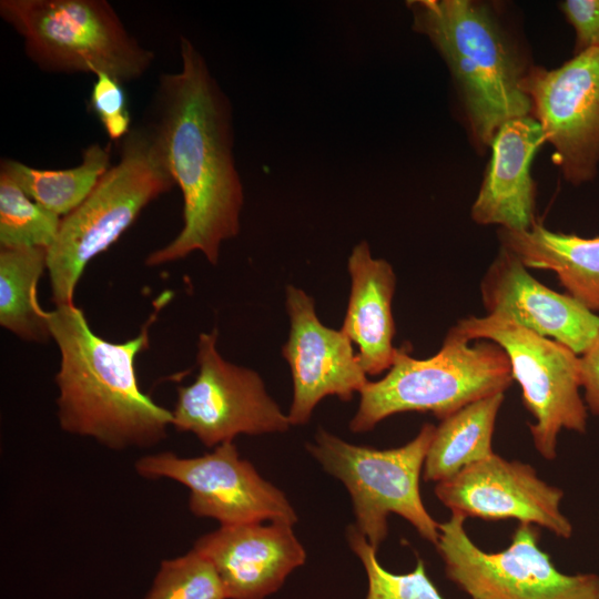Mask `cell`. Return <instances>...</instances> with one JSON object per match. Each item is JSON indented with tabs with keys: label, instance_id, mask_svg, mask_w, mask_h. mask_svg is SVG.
<instances>
[{
	"label": "cell",
	"instance_id": "obj_21",
	"mask_svg": "<svg viewBox=\"0 0 599 599\" xmlns=\"http://www.w3.org/2000/svg\"><path fill=\"white\" fill-rule=\"evenodd\" d=\"M45 247L0 250V325L34 343L51 338L48 312L37 298V286L47 268Z\"/></svg>",
	"mask_w": 599,
	"mask_h": 599
},
{
	"label": "cell",
	"instance_id": "obj_13",
	"mask_svg": "<svg viewBox=\"0 0 599 599\" xmlns=\"http://www.w3.org/2000/svg\"><path fill=\"white\" fill-rule=\"evenodd\" d=\"M435 495L451 514L465 518H512L564 539L573 532L560 508L562 489L542 480L531 465L495 453L437 483Z\"/></svg>",
	"mask_w": 599,
	"mask_h": 599
},
{
	"label": "cell",
	"instance_id": "obj_3",
	"mask_svg": "<svg viewBox=\"0 0 599 599\" xmlns=\"http://www.w3.org/2000/svg\"><path fill=\"white\" fill-rule=\"evenodd\" d=\"M413 30L444 60L456 90L467 130L479 149L489 148L509 120L530 115L521 90L528 72L504 22L486 2L408 0Z\"/></svg>",
	"mask_w": 599,
	"mask_h": 599
},
{
	"label": "cell",
	"instance_id": "obj_16",
	"mask_svg": "<svg viewBox=\"0 0 599 599\" xmlns=\"http://www.w3.org/2000/svg\"><path fill=\"white\" fill-rule=\"evenodd\" d=\"M293 526L262 522L221 526L193 549L215 569L226 599H263L306 559Z\"/></svg>",
	"mask_w": 599,
	"mask_h": 599
},
{
	"label": "cell",
	"instance_id": "obj_1",
	"mask_svg": "<svg viewBox=\"0 0 599 599\" xmlns=\"http://www.w3.org/2000/svg\"><path fill=\"white\" fill-rule=\"evenodd\" d=\"M181 68L164 72L145 122L164 152L183 196V225L166 245L151 252L159 266L201 252L215 265L222 242L237 236L244 203L233 155V110L207 62L185 35L179 38Z\"/></svg>",
	"mask_w": 599,
	"mask_h": 599
},
{
	"label": "cell",
	"instance_id": "obj_6",
	"mask_svg": "<svg viewBox=\"0 0 599 599\" xmlns=\"http://www.w3.org/2000/svg\"><path fill=\"white\" fill-rule=\"evenodd\" d=\"M474 343L448 332L438 353L426 359L398 348L388 373L361 390L351 430H372L404 412H428L441 420L476 400L505 393L514 380L507 354L491 341Z\"/></svg>",
	"mask_w": 599,
	"mask_h": 599
},
{
	"label": "cell",
	"instance_id": "obj_5",
	"mask_svg": "<svg viewBox=\"0 0 599 599\" xmlns=\"http://www.w3.org/2000/svg\"><path fill=\"white\" fill-rule=\"evenodd\" d=\"M0 17L44 72L106 73L123 84L143 77L155 59L106 0H1Z\"/></svg>",
	"mask_w": 599,
	"mask_h": 599
},
{
	"label": "cell",
	"instance_id": "obj_11",
	"mask_svg": "<svg viewBox=\"0 0 599 599\" xmlns=\"http://www.w3.org/2000/svg\"><path fill=\"white\" fill-rule=\"evenodd\" d=\"M521 90L564 179L573 186L591 182L599 169V48L554 69L530 65Z\"/></svg>",
	"mask_w": 599,
	"mask_h": 599
},
{
	"label": "cell",
	"instance_id": "obj_17",
	"mask_svg": "<svg viewBox=\"0 0 599 599\" xmlns=\"http://www.w3.org/2000/svg\"><path fill=\"white\" fill-rule=\"evenodd\" d=\"M544 143L542 130L530 115L509 120L500 126L490 143V160L470 209L475 223L527 231L538 222L537 187L530 170Z\"/></svg>",
	"mask_w": 599,
	"mask_h": 599
},
{
	"label": "cell",
	"instance_id": "obj_4",
	"mask_svg": "<svg viewBox=\"0 0 599 599\" xmlns=\"http://www.w3.org/2000/svg\"><path fill=\"white\" fill-rule=\"evenodd\" d=\"M175 185L162 146L148 122L132 126L120 141V159L87 199L62 217L47 250L52 301L73 303L87 265L110 247L152 201Z\"/></svg>",
	"mask_w": 599,
	"mask_h": 599
},
{
	"label": "cell",
	"instance_id": "obj_18",
	"mask_svg": "<svg viewBox=\"0 0 599 599\" xmlns=\"http://www.w3.org/2000/svg\"><path fill=\"white\" fill-rule=\"evenodd\" d=\"M347 267L351 292L341 331L357 346L366 375H378L390 368L398 351L392 313L396 275L387 261L373 257L365 241L354 246Z\"/></svg>",
	"mask_w": 599,
	"mask_h": 599
},
{
	"label": "cell",
	"instance_id": "obj_23",
	"mask_svg": "<svg viewBox=\"0 0 599 599\" xmlns=\"http://www.w3.org/2000/svg\"><path fill=\"white\" fill-rule=\"evenodd\" d=\"M61 220L0 171V247L48 250L58 235Z\"/></svg>",
	"mask_w": 599,
	"mask_h": 599
},
{
	"label": "cell",
	"instance_id": "obj_24",
	"mask_svg": "<svg viewBox=\"0 0 599 599\" xmlns=\"http://www.w3.org/2000/svg\"><path fill=\"white\" fill-rule=\"evenodd\" d=\"M347 540L367 575L366 599H445L429 579L423 559L417 560L410 572L393 573L379 564L377 550L355 525L348 527Z\"/></svg>",
	"mask_w": 599,
	"mask_h": 599
},
{
	"label": "cell",
	"instance_id": "obj_19",
	"mask_svg": "<svg viewBox=\"0 0 599 599\" xmlns=\"http://www.w3.org/2000/svg\"><path fill=\"white\" fill-rule=\"evenodd\" d=\"M500 246L527 268L555 272L568 294L591 312H599V236L552 232L537 222L530 230L498 227Z\"/></svg>",
	"mask_w": 599,
	"mask_h": 599
},
{
	"label": "cell",
	"instance_id": "obj_15",
	"mask_svg": "<svg viewBox=\"0 0 599 599\" xmlns=\"http://www.w3.org/2000/svg\"><path fill=\"white\" fill-rule=\"evenodd\" d=\"M480 294L487 314L508 317L579 356L599 332L598 315L569 294L545 286L501 246L481 280Z\"/></svg>",
	"mask_w": 599,
	"mask_h": 599
},
{
	"label": "cell",
	"instance_id": "obj_14",
	"mask_svg": "<svg viewBox=\"0 0 599 599\" xmlns=\"http://www.w3.org/2000/svg\"><path fill=\"white\" fill-rule=\"evenodd\" d=\"M290 333L282 347L293 378L291 425L308 423L316 405L327 396L347 402L367 384L352 342L341 331L324 325L312 296L286 287Z\"/></svg>",
	"mask_w": 599,
	"mask_h": 599
},
{
	"label": "cell",
	"instance_id": "obj_9",
	"mask_svg": "<svg viewBox=\"0 0 599 599\" xmlns=\"http://www.w3.org/2000/svg\"><path fill=\"white\" fill-rule=\"evenodd\" d=\"M466 518L451 514L439 524L435 545L446 577L470 599H599V575H567L538 545V527L519 524L509 546L486 552L465 529Z\"/></svg>",
	"mask_w": 599,
	"mask_h": 599
},
{
	"label": "cell",
	"instance_id": "obj_25",
	"mask_svg": "<svg viewBox=\"0 0 599 599\" xmlns=\"http://www.w3.org/2000/svg\"><path fill=\"white\" fill-rule=\"evenodd\" d=\"M144 599H226L211 562L194 549L163 560Z\"/></svg>",
	"mask_w": 599,
	"mask_h": 599
},
{
	"label": "cell",
	"instance_id": "obj_10",
	"mask_svg": "<svg viewBox=\"0 0 599 599\" xmlns=\"http://www.w3.org/2000/svg\"><path fill=\"white\" fill-rule=\"evenodd\" d=\"M217 329L201 333L196 361L199 374L177 387L172 426L192 433L206 447L233 441L238 435L284 433L292 425L267 394L253 369L225 361L216 348Z\"/></svg>",
	"mask_w": 599,
	"mask_h": 599
},
{
	"label": "cell",
	"instance_id": "obj_8",
	"mask_svg": "<svg viewBox=\"0 0 599 599\" xmlns=\"http://www.w3.org/2000/svg\"><path fill=\"white\" fill-rule=\"evenodd\" d=\"M448 332L468 342L488 339L505 351L512 378L521 387L524 406L535 418L529 424L534 446L545 459L556 458L562 429L586 433L588 408L580 395V356L570 348L493 314L466 316Z\"/></svg>",
	"mask_w": 599,
	"mask_h": 599
},
{
	"label": "cell",
	"instance_id": "obj_7",
	"mask_svg": "<svg viewBox=\"0 0 599 599\" xmlns=\"http://www.w3.org/2000/svg\"><path fill=\"white\" fill-rule=\"evenodd\" d=\"M436 426L426 423L407 444L375 449L349 444L319 428L308 451L324 470L347 488L356 517V528L377 550L388 535L392 514L406 519L434 546L439 524L425 508L419 478Z\"/></svg>",
	"mask_w": 599,
	"mask_h": 599
},
{
	"label": "cell",
	"instance_id": "obj_27",
	"mask_svg": "<svg viewBox=\"0 0 599 599\" xmlns=\"http://www.w3.org/2000/svg\"><path fill=\"white\" fill-rule=\"evenodd\" d=\"M559 9L575 31L573 54L599 48V0H565Z\"/></svg>",
	"mask_w": 599,
	"mask_h": 599
},
{
	"label": "cell",
	"instance_id": "obj_20",
	"mask_svg": "<svg viewBox=\"0 0 599 599\" xmlns=\"http://www.w3.org/2000/svg\"><path fill=\"white\" fill-rule=\"evenodd\" d=\"M505 393L476 400L436 426L426 454L423 478L440 483L494 454L493 434Z\"/></svg>",
	"mask_w": 599,
	"mask_h": 599
},
{
	"label": "cell",
	"instance_id": "obj_26",
	"mask_svg": "<svg viewBox=\"0 0 599 599\" xmlns=\"http://www.w3.org/2000/svg\"><path fill=\"white\" fill-rule=\"evenodd\" d=\"M89 102L109 139L121 141L130 132L131 116L120 81L106 73L97 74Z\"/></svg>",
	"mask_w": 599,
	"mask_h": 599
},
{
	"label": "cell",
	"instance_id": "obj_2",
	"mask_svg": "<svg viewBox=\"0 0 599 599\" xmlns=\"http://www.w3.org/2000/svg\"><path fill=\"white\" fill-rule=\"evenodd\" d=\"M167 298L160 304V297L140 334L123 343L98 336L74 304L48 312L60 352L57 415L64 432L114 450L152 447L166 437L172 412L141 390L135 358L148 347L150 324Z\"/></svg>",
	"mask_w": 599,
	"mask_h": 599
},
{
	"label": "cell",
	"instance_id": "obj_12",
	"mask_svg": "<svg viewBox=\"0 0 599 599\" xmlns=\"http://www.w3.org/2000/svg\"><path fill=\"white\" fill-rule=\"evenodd\" d=\"M135 470L146 479L167 478L190 490L189 508L197 517L216 519L221 526L283 522L293 526L297 516L285 494L265 480L233 441L199 457L171 451L145 455Z\"/></svg>",
	"mask_w": 599,
	"mask_h": 599
},
{
	"label": "cell",
	"instance_id": "obj_22",
	"mask_svg": "<svg viewBox=\"0 0 599 599\" xmlns=\"http://www.w3.org/2000/svg\"><path fill=\"white\" fill-rule=\"evenodd\" d=\"M110 167V146L97 142L83 149L81 162L69 169H37L9 158L0 161V171L33 201L59 216L78 207Z\"/></svg>",
	"mask_w": 599,
	"mask_h": 599
},
{
	"label": "cell",
	"instance_id": "obj_28",
	"mask_svg": "<svg viewBox=\"0 0 599 599\" xmlns=\"http://www.w3.org/2000/svg\"><path fill=\"white\" fill-rule=\"evenodd\" d=\"M581 388L585 403L591 414L599 417V332L580 355Z\"/></svg>",
	"mask_w": 599,
	"mask_h": 599
}]
</instances>
